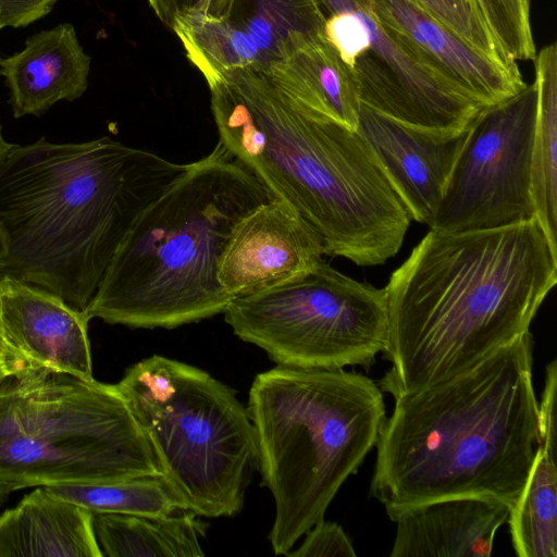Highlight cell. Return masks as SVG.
Returning a JSON list of instances; mask_svg holds the SVG:
<instances>
[{
	"instance_id": "cell-25",
	"label": "cell",
	"mask_w": 557,
	"mask_h": 557,
	"mask_svg": "<svg viewBox=\"0 0 557 557\" xmlns=\"http://www.w3.org/2000/svg\"><path fill=\"white\" fill-rule=\"evenodd\" d=\"M46 487L91 512L168 516L187 510L183 500L161 474Z\"/></svg>"
},
{
	"instance_id": "cell-18",
	"label": "cell",
	"mask_w": 557,
	"mask_h": 557,
	"mask_svg": "<svg viewBox=\"0 0 557 557\" xmlns=\"http://www.w3.org/2000/svg\"><path fill=\"white\" fill-rule=\"evenodd\" d=\"M103 557L92 512L37 486L0 516V557Z\"/></svg>"
},
{
	"instance_id": "cell-14",
	"label": "cell",
	"mask_w": 557,
	"mask_h": 557,
	"mask_svg": "<svg viewBox=\"0 0 557 557\" xmlns=\"http://www.w3.org/2000/svg\"><path fill=\"white\" fill-rule=\"evenodd\" d=\"M467 129L445 133L420 128L363 104L360 106L356 128L411 220L429 226Z\"/></svg>"
},
{
	"instance_id": "cell-5",
	"label": "cell",
	"mask_w": 557,
	"mask_h": 557,
	"mask_svg": "<svg viewBox=\"0 0 557 557\" xmlns=\"http://www.w3.org/2000/svg\"><path fill=\"white\" fill-rule=\"evenodd\" d=\"M275 197L219 140L136 218L91 301L90 319L134 329H175L223 313L218 276L236 225Z\"/></svg>"
},
{
	"instance_id": "cell-20",
	"label": "cell",
	"mask_w": 557,
	"mask_h": 557,
	"mask_svg": "<svg viewBox=\"0 0 557 557\" xmlns=\"http://www.w3.org/2000/svg\"><path fill=\"white\" fill-rule=\"evenodd\" d=\"M262 72L307 108L357 128L361 102L355 79L325 38L300 46Z\"/></svg>"
},
{
	"instance_id": "cell-16",
	"label": "cell",
	"mask_w": 557,
	"mask_h": 557,
	"mask_svg": "<svg viewBox=\"0 0 557 557\" xmlns=\"http://www.w3.org/2000/svg\"><path fill=\"white\" fill-rule=\"evenodd\" d=\"M511 507L479 496H454L388 515L396 523L391 557H486Z\"/></svg>"
},
{
	"instance_id": "cell-7",
	"label": "cell",
	"mask_w": 557,
	"mask_h": 557,
	"mask_svg": "<svg viewBox=\"0 0 557 557\" xmlns=\"http://www.w3.org/2000/svg\"><path fill=\"white\" fill-rule=\"evenodd\" d=\"M157 474L116 384L46 370L0 383V482L12 491Z\"/></svg>"
},
{
	"instance_id": "cell-15",
	"label": "cell",
	"mask_w": 557,
	"mask_h": 557,
	"mask_svg": "<svg viewBox=\"0 0 557 557\" xmlns=\"http://www.w3.org/2000/svg\"><path fill=\"white\" fill-rule=\"evenodd\" d=\"M449 85L481 107L523 89L519 65H505L475 49L410 0H364Z\"/></svg>"
},
{
	"instance_id": "cell-28",
	"label": "cell",
	"mask_w": 557,
	"mask_h": 557,
	"mask_svg": "<svg viewBox=\"0 0 557 557\" xmlns=\"http://www.w3.org/2000/svg\"><path fill=\"white\" fill-rule=\"evenodd\" d=\"M289 557H355L356 552L348 535L336 522L324 519L305 533V540Z\"/></svg>"
},
{
	"instance_id": "cell-12",
	"label": "cell",
	"mask_w": 557,
	"mask_h": 557,
	"mask_svg": "<svg viewBox=\"0 0 557 557\" xmlns=\"http://www.w3.org/2000/svg\"><path fill=\"white\" fill-rule=\"evenodd\" d=\"M90 320L48 290L1 276V329L17 374L46 370L94 380Z\"/></svg>"
},
{
	"instance_id": "cell-32",
	"label": "cell",
	"mask_w": 557,
	"mask_h": 557,
	"mask_svg": "<svg viewBox=\"0 0 557 557\" xmlns=\"http://www.w3.org/2000/svg\"><path fill=\"white\" fill-rule=\"evenodd\" d=\"M11 145V143L5 140L3 136L2 125L0 123V158L7 152Z\"/></svg>"
},
{
	"instance_id": "cell-30",
	"label": "cell",
	"mask_w": 557,
	"mask_h": 557,
	"mask_svg": "<svg viewBox=\"0 0 557 557\" xmlns=\"http://www.w3.org/2000/svg\"><path fill=\"white\" fill-rule=\"evenodd\" d=\"M58 0H0V29L25 27L51 12Z\"/></svg>"
},
{
	"instance_id": "cell-9",
	"label": "cell",
	"mask_w": 557,
	"mask_h": 557,
	"mask_svg": "<svg viewBox=\"0 0 557 557\" xmlns=\"http://www.w3.org/2000/svg\"><path fill=\"white\" fill-rule=\"evenodd\" d=\"M223 313L237 337L283 367L369 369L387 337L385 289L360 283L324 260L233 299Z\"/></svg>"
},
{
	"instance_id": "cell-24",
	"label": "cell",
	"mask_w": 557,
	"mask_h": 557,
	"mask_svg": "<svg viewBox=\"0 0 557 557\" xmlns=\"http://www.w3.org/2000/svg\"><path fill=\"white\" fill-rule=\"evenodd\" d=\"M172 29L207 83L233 70L263 71L267 66L255 42L227 17L182 15L174 21Z\"/></svg>"
},
{
	"instance_id": "cell-1",
	"label": "cell",
	"mask_w": 557,
	"mask_h": 557,
	"mask_svg": "<svg viewBox=\"0 0 557 557\" xmlns=\"http://www.w3.org/2000/svg\"><path fill=\"white\" fill-rule=\"evenodd\" d=\"M557 283V248L536 219L463 232L430 228L384 287L394 399L444 381L530 331Z\"/></svg>"
},
{
	"instance_id": "cell-4",
	"label": "cell",
	"mask_w": 557,
	"mask_h": 557,
	"mask_svg": "<svg viewBox=\"0 0 557 557\" xmlns=\"http://www.w3.org/2000/svg\"><path fill=\"white\" fill-rule=\"evenodd\" d=\"M208 85L219 140L312 227L325 255L372 267L398 252L411 218L356 129L256 69Z\"/></svg>"
},
{
	"instance_id": "cell-13",
	"label": "cell",
	"mask_w": 557,
	"mask_h": 557,
	"mask_svg": "<svg viewBox=\"0 0 557 557\" xmlns=\"http://www.w3.org/2000/svg\"><path fill=\"white\" fill-rule=\"evenodd\" d=\"M323 255L312 227L287 202L274 198L236 225L221 256L218 276L233 300L314 267Z\"/></svg>"
},
{
	"instance_id": "cell-11",
	"label": "cell",
	"mask_w": 557,
	"mask_h": 557,
	"mask_svg": "<svg viewBox=\"0 0 557 557\" xmlns=\"http://www.w3.org/2000/svg\"><path fill=\"white\" fill-rule=\"evenodd\" d=\"M537 90L484 107L470 123L430 228L490 230L535 219L531 189Z\"/></svg>"
},
{
	"instance_id": "cell-17",
	"label": "cell",
	"mask_w": 557,
	"mask_h": 557,
	"mask_svg": "<svg viewBox=\"0 0 557 557\" xmlns=\"http://www.w3.org/2000/svg\"><path fill=\"white\" fill-rule=\"evenodd\" d=\"M90 57L70 23L26 39L24 48L0 59L15 117L41 115L61 100L73 101L88 87Z\"/></svg>"
},
{
	"instance_id": "cell-22",
	"label": "cell",
	"mask_w": 557,
	"mask_h": 557,
	"mask_svg": "<svg viewBox=\"0 0 557 557\" xmlns=\"http://www.w3.org/2000/svg\"><path fill=\"white\" fill-rule=\"evenodd\" d=\"M537 90L532 147L531 189L535 219L557 248V45L536 51Z\"/></svg>"
},
{
	"instance_id": "cell-21",
	"label": "cell",
	"mask_w": 557,
	"mask_h": 557,
	"mask_svg": "<svg viewBox=\"0 0 557 557\" xmlns=\"http://www.w3.org/2000/svg\"><path fill=\"white\" fill-rule=\"evenodd\" d=\"M97 542L107 557H198L209 524L189 510L143 516L92 512Z\"/></svg>"
},
{
	"instance_id": "cell-27",
	"label": "cell",
	"mask_w": 557,
	"mask_h": 557,
	"mask_svg": "<svg viewBox=\"0 0 557 557\" xmlns=\"http://www.w3.org/2000/svg\"><path fill=\"white\" fill-rule=\"evenodd\" d=\"M479 51L505 65H516L484 24L473 0H410Z\"/></svg>"
},
{
	"instance_id": "cell-2",
	"label": "cell",
	"mask_w": 557,
	"mask_h": 557,
	"mask_svg": "<svg viewBox=\"0 0 557 557\" xmlns=\"http://www.w3.org/2000/svg\"><path fill=\"white\" fill-rule=\"evenodd\" d=\"M110 137L0 158V276L85 310L140 212L187 169Z\"/></svg>"
},
{
	"instance_id": "cell-31",
	"label": "cell",
	"mask_w": 557,
	"mask_h": 557,
	"mask_svg": "<svg viewBox=\"0 0 557 557\" xmlns=\"http://www.w3.org/2000/svg\"><path fill=\"white\" fill-rule=\"evenodd\" d=\"M15 374H17V369L5 345L0 322V383Z\"/></svg>"
},
{
	"instance_id": "cell-10",
	"label": "cell",
	"mask_w": 557,
	"mask_h": 557,
	"mask_svg": "<svg viewBox=\"0 0 557 557\" xmlns=\"http://www.w3.org/2000/svg\"><path fill=\"white\" fill-rule=\"evenodd\" d=\"M324 37L355 79L361 104L420 128L466 131L484 107L431 69L364 0H315Z\"/></svg>"
},
{
	"instance_id": "cell-6",
	"label": "cell",
	"mask_w": 557,
	"mask_h": 557,
	"mask_svg": "<svg viewBox=\"0 0 557 557\" xmlns=\"http://www.w3.org/2000/svg\"><path fill=\"white\" fill-rule=\"evenodd\" d=\"M247 411L262 485L275 505L268 539L286 556L375 446L386 418L383 392L355 371L276 366L253 379Z\"/></svg>"
},
{
	"instance_id": "cell-3",
	"label": "cell",
	"mask_w": 557,
	"mask_h": 557,
	"mask_svg": "<svg viewBox=\"0 0 557 557\" xmlns=\"http://www.w3.org/2000/svg\"><path fill=\"white\" fill-rule=\"evenodd\" d=\"M532 368L529 331L458 374L395 399L370 485L387 516L454 496L517 503L540 444Z\"/></svg>"
},
{
	"instance_id": "cell-26",
	"label": "cell",
	"mask_w": 557,
	"mask_h": 557,
	"mask_svg": "<svg viewBox=\"0 0 557 557\" xmlns=\"http://www.w3.org/2000/svg\"><path fill=\"white\" fill-rule=\"evenodd\" d=\"M533 0H473L487 29L512 61H533L536 54L531 8Z\"/></svg>"
},
{
	"instance_id": "cell-29",
	"label": "cell",
	"mask_w": 557,
	"mask_h": 557,
	"mask_svg": "<svg viewBox=\"0 0 557 557\" xmlns=\"http://www.w3.org/2000/svg\"><path fill=\"white\" fill-rule=\"evenodd\" d=\"M234 0H148L150 7L168 27L174 21L187 14H203L212 17H225Z\"/></svg>"
},
{
	"instance_id": "cell-23",
	"label": "cell",
	"mask_w": 557,
	"mask_h": 557,
	"mask_svg": "<svg viewBox=\"0 0 557 557\" xmlns=\"http://www.w3.org/2000/svg\"><path fill=\"white\" fill-rule=\"evenodd\" d=\"M225 17L255 42L265 69L300 46L325 38L315 0H234Z\"/></svg>"
},
{
	"instance_id": "cell-19",
	"label": "cell",
	"mask_w": 557,
	"mask_h": 557,
	"mask_svg": "<svg viewBox=\"0 0 557 557\" xmlns=\"http://www.w3.org/2000/svg\"><path fill=\"white\" fill-rule=\"evenodd\" d=\"M556 394L557 360L553 359L545 368L540 403V444L507 520L515 553L520 557H557Z\"/></svg>"
},
{
	"instance_id": "cell-8",
	"label": "cell",
	"mask_w": 557,
	"mask_h": 557,
	"mask_svg": "<svg viewBox=\"0 0 557 557\" xmlns=\"http://www.w3.org/2000/svg\"><path fill=\"white\" fill-rule=\"evenodd\" d=\"M116 386L186 509L207 518L239 513L258 460L252 424L235 391L161 355L127 368Z\"/></svg>"
}]
</instances>
